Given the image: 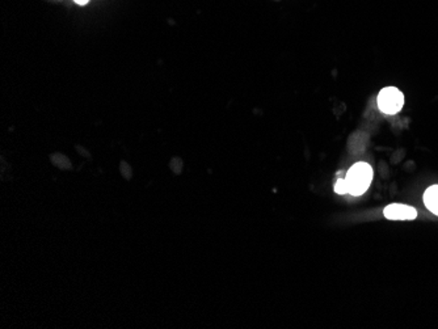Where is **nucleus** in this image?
<instances>
[{
    "label": "nucleus",
    "mask_w": 438,
    "mask_h": 329,
    "mask_svg": "<svg viewBox=\"0 0 438 329\" xmlns=\"http://www.w3.org/2000/svg\"><path fill=\"white\" fill-rule=\"evenodd\" d=\"M372 168L364 161L355 164L346 176L348 193L352 196H362L372 184Z\"/></svg>",
    "instance_id": "obj_1"
},
{
    "label": "nucleus",
    "mask_w": 438,
    "mask_h": 329,
    "mask_svg": "<svg viewBox=\"0 0 438 329\" xmlns=\"http://www.w3.org/2000/svg\"><path fill=\"white\" fill-rule=\"evenodd\" d=\"M335 192H336L337 195H346V193H348L346 177L337 179V181H336V184H335Z\"/></svg>",
    "instance_id": "obj_5"
},
{
    "label": "nucleus",
    "mask_w": 438,
    "mask_h": 329,
    "mask_svg": "<svg viewBox=\"0 0 438 329\" xmlns=\"http://www.w3.org/2000/svg\"><path fill=\"white\" fill-rule=\"evenodd\" d=\"M424 203L428 210L438 215V185H433L426 189L424 193Z\"/></svg>",
    "instance_id": "obj_4"
},
{
    "label": "nucleus",
    "mask_w": 438,
    "mask_h": 329,
    "mask_svg": "<svg viewBox=\"0 0 438 329\" xmlns=\"http://www.w3.org/2000/svg\"><path fill=\"white\" fill-rule=\"evenodd\" d=\"M386 218L390 221H413L417 218V211L408 205L392 203L384 210Z\"/></svg>",
    "instance_id": "obj_3"
},
{
    "label": "nucleus",
    "mask_w": 438,
    "mask_h": 329,
    "mask_svg": "<svg viewBox=\"0 0 438 329\" xmlns=\"http://www.w3.org/2000/svg\"><path fill=\"white\" fill-rule=\"evenodd\" d=\"M77 4H79V6H86L90 0H74Z\"/></svg>",
    "instance_id": "obj_6"
},
{
    "label": "nucleus",
    "mask_w": 438,
    "mask_h": 329,
    "mask_svg": "<svg viewBox=\"0 0 438 329\" xmlns=\"http://www.w3.org/2000/svg\"><path fill=\"white\" fill-rule=\"evenodd\" d=\"M404 104V96L395 87L384 88L378 94V108L386 114H397Z\"/></svg>",
    "instance_id": "obj_2"
}]
</instances>
